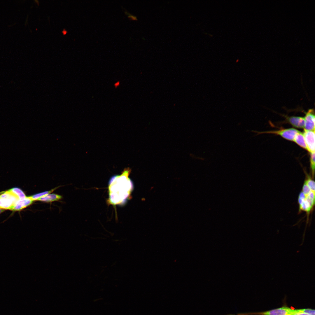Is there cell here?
I'll use <instances>...</instances> for the list:
<instances>
[{"instance_id": "obj_11", "label": "cell", "mask_w": 315, "mask_h": 315, "mask_svg": "<svg viewBox=\"0 0 315 315\" xmlns=\"http://www.w3.org/2000/svg\"><path fill=\"white\" fill-rule=\"evenodd\" d=\"M62 197L55 194H49L44 196L38 200L46 202H51L60 200Z\"/></svg>"}, {"instance_id": "obj_3", "label": "cell", "mask_w": 315, "mask_h": 315, "mask_svg": "<svg viewBox=\"0 0 315 315\" xmlns=\"http://www.w3.org/2000/svg\"><path fill=\"white\" fill-rule=\"evenodd\" d=\"M295 312L286 306L263 312L251 313H241L240 315H292Z\"/></svg>"}, {"instance_id": "obj_12", "label": "cell", "mask_w": 315, "mask_h": 315, "mask_svg": "<svg viewBox=\"0 0 315 315\" xmlns=\"http://www.w3.org/2000/svg\"><path fill=\"white\" fill-rule=\"evenodd\" d=\"M8 190L13 193L19 200L23 199L26 197L24 192L19 188H14Z\"/></svg>"}, {"instance_id": "obj_17", "label": "cell", "mask_w": 315, "mask_h": 315, "mask_svg": "<svg viewBox=\"0 0 315 315\" xmlns=\"http://www.w3.org/2000/svg\"><path fill=\"white\" fill-rule=\"evenodd\" d=\"M67 31L65 29H64L62 31V33L64 35H65L67 33Z\"/></svg>"}, {"instance_id": "obj_18", "label": "cell", "mask_w": 315, "mask_h": 315, "mask_svg": "<svg viewBox=\"0 0 315 315\" xmlns=\"http://www.w3.org/2000/svg\"><path fill=\"white\" fill-rule=\"evenodd\" d=\"M4 209L0 208V214L4 211Z\"/></svg>"}, {"instance_id": "obj_1", "label": "cell", "mask_w": 315, "mask_h": 315, "mask_svg": "<svg viewBox=\"0 0 315 315\" xmlns=\"http://www.w3.org/2000/svg\"><path fill=\"white\" fill-rule=\"evenodd\" d=\"M129 168L125 169L121 174L113 176L109 182V203L122 204L129 198L133 189V183L129 178L131 172Z\"/></svg>"}, {"instance_id": "obj_15", "label": "cell", "mask_w": 315, "mask_h": 315, "mask_svg": "<svg viewBox=\"0 0 315 315\" xmlns=\"http://www.w3.org/2000/svg\"><path fill=\"white\" fill-rule=\"evenodd\" d=\"M292 315H312L302 312L300 309H295V312Z\"/></svg>"}, {"instance_id": "obj_8", "label": "cell", "mask_w": 315, "mask_h": 315, "mask_svg": "<svg viewBox=\"0 0 315 315\" xmlns=\"http://www.w3.org/2000/svg\"><path fill=\"white\" fill-rule=\"evenodd\" d=\"M33 201L29 197H26L23 199L19 200L14 204L11 209L13 211H20L31 204Z\"/></svg>"}, {"instance_id": "obj_14", "label": "cell", "mask_w": 315, "mask_h": 315, "mask_svg": "<svg viewBox=\"0 0 315 315\" xmlns=\"http://www.w3.org/2000/svg\"><path fill=\"white\" fill-rule=\"evenodd\" d=\"M310 167L312 176H314L315 172V152L310 153Z\"/></svg>"}, {"instance_id": "obj_13", "label": "cell", "mask_w": 315, "mask_h": 315, "mask_svg": "<svg viewBox=\"0 0 315 315\" xmlns=\"http://www.w3.org/2000/svg\"><path fill=\"white\" fill-rule=\"evenodd\" d=\"M57 188H55L52 189L50 190L44 191L43 192L37 193L31 196H29V197L33 201L38 200L40 197L48 194L50 193Z\"/></svg>"}, {"instance_id": "obj_9", "label": "cell", "mask_w": 315, "mask_h": 315, "mask_svg": "<svg viewBox=\"0 0 315 315\" xmlns=\"http://www.w3.org/2000/svg\"><path fill=\"white\" fill-rule=\"evenodd\" d=\"M15 203L10 199L0 198V208L4 210H11Z\"/></svg>"}, {"instance_id": "obj_4", "label": "cell", "mask_w": 315, "mask_h": 315, "mask_svg": "<svg viewBox=\"0 0 315 315\" xmlns=\"http://www.w3.org/2000/svg\"><path fill=\"white\" fill-rule=\"evenodd\" d=\"M299 132V131L295 129L290 128L278 130L256 132L259 134L268 133L279 135L286 139L293 141L295 135Z\"/></svg>"}, {"instance_id": "obj_5", "label": "cell", "mask_w": 315, "mask_h": 315, "mask_svg": "<svg viewBox=\"0 0 315 315\" xmlns=\"http://www.w3.org/2000/svg\"><path fill=\"white\" fill-rule=\"evenodd\" d=\"M304 127V130H307L315 131V113L313 108L309 109L305 112Z\"/></svg>"}, {"instance_id": "obj_6", "label": "cell", "mask_w": 315, "mask_h": 315, "mask_svg": "<svg viewBox=\"0 0 315 315\" xmlns=\"http://www.w3.org/2000/svg\"><path fill=\"white\" fill-rule=\"evenodd\" d=\"M303 133L308 151L310 153L315 152V131L304 130Z\"/></svg>"}, {"instance_id": "obj_2", "label": "cell", "mask_w": 315, "mask_h": 315, "mask_svg": "<svg viewBox=\"0 0 315 315\" xmlns=\"http://www.w3.org/2000/svg\"><path fill=\"white\" fill-rule=\"evenodd\" d=\"M299 209L309 213L312 209L315 203V191L311 190L307 193L302 191L298 199Z\"/></svg>"}, {"instance_id": "obj_10", "label": "cell", "mask_w": 315, "mask_h": 315, "mask_svg": "<svg viewBox=\"0 0 315 315\" xmlns=\"http://www.w3.org/2000/svg\"><path fill=\"white\" fill-rule=\"evenodd\" d=\"M293 141L303 148L308 151L303 133L299 131L295 135Z\"/></svg>"}, {"instance_id": "obj_7", "label": "cell", "mask_w": 315, "mask_h": 315, "mask_svg": "<svg viewBox=\"0 0 315 315\" xmlns=\"http://www.w3.org/2000/svg\"><path fill=\"white\" fill-rule=\"evenodd\" d=\"M285 122L291 124L293 127L299 128H304V119L303 117L284 116Z\"/></svg>"}, {"instance_id": "obj_16", "label": "cell", "mask_w": 315, "mask_h": 315, "mask_svg": "<svg viewBox=\"0 0 315 315\" xmlns=\"http://www.w3.org/2000/svg\"><path fill=\"white\" fill-rule=\"evenodd\" d=\"M128 17L131 20H137V17L134 16L130 15L128 16Z\"/></svg>"}]
</instances>
